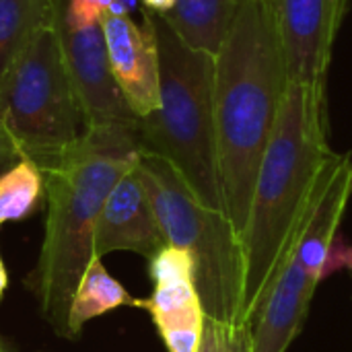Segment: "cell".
I'll use <instances>...</instances> for the list:
<instances>
[{
	"mask_svg": "<svg viewBox=\"0 0 352 352\" xmlns=\"http://www.w3.org/2000/svg\"><path fill=\"white\" fill-rule=\"evenodd\" d=\"M243 2L245 0H177L163 19L192 50L217 58Z\"/></svg>",
	"mask_w": 352,
	"mask_h": 352,
	"instance_id": "obj_12",
	"label": "cell"
},
{
	"mask_svg": "<svg viewBox=\"0 0 352 352\" xmlns=\"http://www.w3.org/2000/svg\"><path fill=\"white\" fill-rule=\"evenodd\" d=\"M142 4H144V8L146 10H151V12H157V14H167L173 6H175V2L177 0H140Z\"/></svg>",
	"mask_w": 352,
	"mask_h": 352,
	"instance_id": "obj_18",
	"label": "cell"
},
{
	"mask_svg": "<svg viewBox=\"0 0 352 352\" xmlns=\"http://www.w3.org/2000/svg\"><path fill=\"white\" fill-rule=\"evenodd\" d=\"M342 155L328 144L326 97L289 85L264 151L248 229L243 322L254 326Z\"/></svg>",
	"mask_w": 352,
	"mask_h": 352,
	"instance_id": "obj_1",
	"label": "cell"
},
{
	"mask_svg": "<svg viewBox=\"0 0 352 352\" xmlns=\"http://www.w3.org/2000/svg\"><path fill=\"white\" fill-rule=\"evenodd\" d=\"M0 120L21 157L41 171L82 136L85 124L54 21L37 29L0 85Z\"/></svg>",
	"mask_w": 352,
	"mask_h": 352,
	"instance_id": "obj_6",
	"label": "cell"
},
{
	"mask_svg": "<svg viewBox=\"0 0 352 352\" xmlns=\"http://www.w3.org/2000/svg\"><path fill=\"white\" fill-rule=\"evenodd\" d=\"M113 78L134 116L146 118L159 109V47L155 29L142 12V25L130 16H101Z\"/></svg>",
	"mask_w": 352,
	"mask_h": 352,
	"instance_id": "obj_10",
	"label": "cell"
},
{
	"mask_svg": "<svg viewBox=\"0 0 352 352\" xmlns=\"http://www.w3.org/2000/svg\"><path fill=\"white\" fill-rule=\"evenodd\" d=\"M6 289H8V274H6V266H4V260L0 254V297L4 295Z\"/></svg>",
	"mask_w": 352,
	"mask_h": 352,
	"instance_id": "obj_19",
	"label": "cell"
},
{
	"mask_svg": "<svg viewBox=\"0 0 352 352\" xmlns=\"http://www.w3.org/2000/svg\"><path fill=\"white\" fill-rule=\"evenodd\" d=\"M138 173L167 245L184 250L194 262V283L206 318L245 324V254L227 214L202 204L177 169L161 157L142 153Z\"/></svg>",
	"mask_w": 352,
	"mask_h": 352,
	"instance_id": "obj_5",
	"label": "cell"
},
{
	"mask_svg": "<svg viewBox=\"0 0 352 352\" xmlns=\"http://www.w3.org/2000/svg\"><path fill=\"white\" fill-rule=\"evenodd\" d=\"M351 278H352V266H351Z\"/></svg>",
	"mask_w": 352,
	"mask_h": 352,
	"instance_id": "obj_21",
	"label": "cell"
},
{
	"mask_svg": "<svg viewBox=\"0 0 352 352\" xmlns=\"http://www.w3.org/2000/svg\"><path fill=\"white\" fill-rule=\"evenodd\" d=\"M54 27L58 31L66 72L70 76L85 130L138 124V118L113 78L101 23L68 29L54 21Z\"/></svg>",
	"mask_w": 352,
	"mask_h": 352,
	"instance_id": "obj_8",
	"label": "cell"
},
{
	"mask_svg": "<svg viewBox=\"0 0 352 352\" xmlns=\"http://www.w3.org/2000/svg\"><path fill=\"white\" fill-rule=\"evenodd\" d=\"M287 87L274 14L262 0H245L214 58L219 175L225 214L239 237Z\"/></svg>",
	"mask_w": 352,
	"mask_h": 352,
	"instance_id": "obj_3",
	"label": "cell"
},
{
	"mask_svg": "<svg viewBox=\"0 0 352 352\" xmlns=\"http://www.w3.org/2000/svg\"><path fill=\"white\" fill-rule=\"evenodd\" d=\"M349 0H276L274 25L289 85L326 97V78Z\"/></svg>",
	"mask_w": 352,
	"mask_h": 352,
	"instance_id": "obj_7",
	"label": "cell"
},
{
	"mask_svg": "<svg viewBox=\"0 0 352 352\" xmlns=\"http://www.w3.org/2000/svg\"><path fill=\"white\" fill-rule=\"evenodd\" d=\"M198 352H252V326L223 324L206 318Z\"/></svg>",
	"mask_w": 352,
	"mask_h": 352,
	"instance_id": "obj_16",
	"label": "cell"
},
{
	"mask_svg": "<svg viewBox=\"0 0 352 352\" xmlns=\"http://www.w3.org/2000/svg\"><path fill=\"white\" fill-rule=\"evenodd\" d=\"M163 248H167V241L136 165L113 186L99 212L93 256L103 258L111 252H132L151 260Z\"/></svg>",
	"mask_w": 352,
	"mask_h": 352,
	"instance_id": "obj_11",
	"label": "cell"
},
{
	"mask_svg": "<svg viewBox=\"0 0 352 352\" xmlns=\"http://www.w3.org/2000/svg\"><path fill=\"white\" fill-rule=\"evenodd\" d=\"M52 21V0H0V85L31 37Z\"/></svg>",
	"mask_w": 352,
	"mask_h": 352,
	"instance_id": "obj_14",
	"label": "cell"
},
{
	"mask_svg": "<svg viewBox=\"0 0 352 352\" xmlns=\"http://www.w3.org/2000/svg\"><path fill=\"white\" fill-rule=\"evenodd\" d=\"M148 276L155 285L138 307L148 311L169 352H198L206 314L194 283V262L177 248H163L148 260Z\"/></svg>",
	"mask_w": 352,
	"mask_h": 352,
	"instance_id": "obj_9",
	"label": "cell"
},
{
	"mask_svg": "<svg viewBox=\"0 0 352 352\" xmlns=\"http://www.w3.org/2000/svg\"><path fill=\"white\" fill-rule=\"evenodd\" d=\"M45 198V179L41 169L21 157L0 173V227L31 217Z\"/></svg>",
	"mask_w": 352,
	"mask_h": 352,
	"instance_id": "obj_15",
	"label": "cell"
},
{
	"mask_svg": "<svg viewBox=\"0 0 352 352\" xmlns=\"http://www.w3.org/2000/svg\"><path fill=\"white\" fill-rule=\"evenodd\" d=\"M159 47V109L138 120L142 153L171 163L194 196L223 210L214 126V56L192 50L163 19L142 8Z\"/></svg>",
	"mask_w": 352,
	"mask_h": 352,
	"instance_id": "obj_4",
	"label": "cell"
},
{
	"mask_svg": "<svg viewBox=\"0 0 352 352\" xmlns=\"http://www.w3.org/2000/svg\"><path fill=\"white\" fill-rule=\"evenodd\" d=\"M262 2H264V4L272 10V14H274V4H276V0H262Z\"/></svg>",
	"mask_w": 352,
	"mask_h": 352,
	"instance_id": "obj_20",
	"label": "cell"
},
{
	"mask_svg": "<svg viewBox=\"0 0 352 352\" xmlns=\"http://www.w3.org/2000/svg\"><path fill=\"white\" fill-rule=\"evenodd\" d=\"M138 124L85 130L62 159L41 171L45 225L39 258L25 287L35 295L50 328L68 338V311L93 256L99 212L113 186L138 165Z\"/></svg>",
	"mask_w": 352,
	"mask_h": 352,
	"instance_id": "obj_2",
	"label": "cell"
},
{
	"mask_svg": "<svg viewBox=\"0 0 352 352\" xmlns=\"http://www.w3.org/2000/svg\"><path fill=\"white\" fill-rule=\"evenodd\" d=\"M140 299L132 297L120 280H116L103 266L101 258H93L82 278L76 285L68 311V338L82 334V328L118 307H138Z\"/></svg>",
	"mask_w": 352,
	"mask_h": 352,
	"instance_id": "obj_13",
	"label": "cell"
},
{
	"mask_svg": "<svg viewBox=\"0 0 352 352\" xmlns=\"http://www.w3.org/2000/svg\"><path fill=\"white\" fill-rule=\"evenodd\" d=\"M19 159H21V153L14 146L12 138L8 136V132H6V128H4V124L0 120V173L4 169H8L12 163H16Z\"/></svg>",
	"mask_w": 352,
	"mask_h": 352,
	"instance_id": "obj_17",
	"label": "cell"
}]
</instances>
